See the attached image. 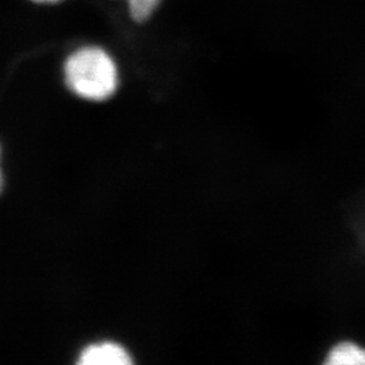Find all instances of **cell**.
Instances as JSON below:
<instances>
[{"instance_id": "obj_5", "label": "cell", "mask_w": 365, "mask_h": 365, "mask_svg": "<svg viewBox=\"0 0 365 365\" xmlns=\"http://www.w3.org/2000/svg\"><path fill=\"white\" fill-rule=\"evenodd\" d=\"M33 1H37V3H56V1H60V0H33Z\"/></svg>"}, {"instance_id": "obj_1", "label": "cell", "mask_w": 365, "mask_h": 365, "mask_svg": "<svg viewBox=\"0 0 365 365\" xmlns=\"http://www.w3.org/2000/svg\"><path fill=\"white\" fill-rule=\"evenodd\" d=\"M64 72L68 87L80 98L102 102L117 90V64L102 48L84 46L72 53Z\"/></svg>"}, {"instance_id": "obj_3", "label": "cell", "mask_w": 365, "mask_h": 365, "mask_svg": "<svg viewBox=\"0 0 365 365\" xmlns=\"http://www.w3.org/2000/svg\"><path fill=\"white\" fill-rule=\"evenodd\" d=\"M325 363L329 365H365V346L352 341L339 342L327 353Z\"/></svg>"}, {"instance_id": "obj_4", "label": "cell", "mask_w": 365, "mask_h": 365, "mask_svg": "<svg viewBox=\"0 0 365 365\" xmlns=\"http://www.w3.org/2000/svg\"><path fill=\"white\" fill-rule=\"evenodd\" d=\"M163 0H126L131 19L137 24L148 22L161 6Z\"/></svg>"}, {"instance_id": "obj_2", "label": "cell", "mask_w": 365, "mask_h": 365, "mask_svg": "<svg viewBox=\"0 0 365 365\" xmlns=\"http://www.w3.org/2000/svg\"><path fill=\"white\" fill-rule=\"evenodd\" d=\"M131 363L129 352L115 342L90 345L78 359V364L81 365H128Z\"/></svg>"}]
</instances>
